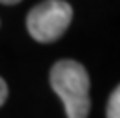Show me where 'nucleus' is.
<instances>
[{
	"label": "nucleus",
	"instance_id": "f257e3e1",
	"mask_svg": "<svg viewBox=\"0 0 120 118\" xmlns=\"http://www.w3.org/2000/svg\"><path fill=\"white\" fill-rule=\"evenodd\" d=\"M49 85L64 102L67 118H86L90 113V77L81 63L60 60L51 67Z\"/></svg>",
	"mask_w": 120,
	"mask_h": 118
},
{
	"label": "nucleus",
	"instance_id": "f03ea898",
	"mask_svg": "<svg viewBox=\"0 0 120 118\" xmlns=\"http://www.w3.org/2000/svg\"><path fill=\"white\" fill-rule=\"evenodd\" d=\"M72 21V7L65 0H44L26 16V30L42 44L55 42L65 33Z\"/></svg>",
	"mask_w": 120,
	"mask_h": 118
},
{
	"label": "nucleus",
	"instance_id": "7ed1b4c3",
	"mask_svg": "<svg viewBox=\"0 0 120 118\" xmlns=\"http://www.w3.org/2000/svg\"><path fill=\"white\" fill-rule=\"evenodd\" d=\"M106 118H120V88L116 86L106 106Z\"/></svg>",
	"mask_w": 120,
	"mask_h": 118
},
{
	"label": "nucleus",
	"instance_id": "20e7f679",
	"mask_svg": "<svg viewBox=\"0 0 120 118\" xmlns=\"http://www.w3.org/2000/svg\"><path fill=\"white\" fill-rule=\"evenodd\" d=\"M7 95H9V88H7V83L0 77V107L4 106V102L7 100Z\"/></svg>",
	"mask_w": 120,
	"mask_h": 118
},
{
	"label": "nucleus",
	"instance_id": "39448f33",
	"mask_svg": "<svg viewBox=\"0 0 120 118\" xmlns=\"http://www.w3.org/2000/svg\"><path fill=\"white\" fill-rule=\"evenodd\" d=\"M18 2H21V0H0V4H4V5H14Z\"/></svg>",
	"mask_w": 120,
	"mask_h": 118
}]
</instances>
